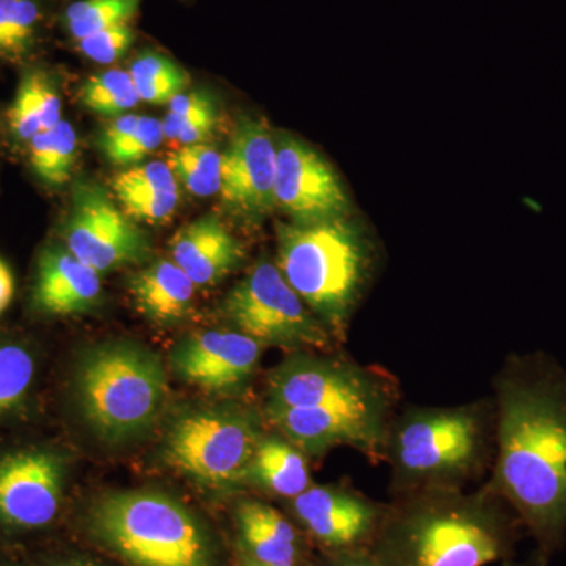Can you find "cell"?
I'll use <instances>...</instances> for the list:
<instances>
[{
    "instance_id": "6da1fadb",
    "label": "cell",
    "mask_w": 566,
    "mask_h": 566,
    "mask_svg": "<svg viewBox=\"0 0 566 566\" xmlns=\"http://www.w3.org/2000/svg\"><path fill=\"white\" fill-rule=\"evenodd\" d=\"M494 453L486 486L551 558L566 539V371L549 357H512L497 376Z\"/></svg>"
},
{
    "instance_id": "7a4b0ae2",
    "label": "cell",
    "mask_w": 566,
    "mask_h": 566,
    "mask_svg": "<svg viewBox=\"0 0 566 566\" xmlns=\"http://www.w3.org/2000/svg\"><path fill=\"white\" fill-rule=\"evenodd\" d=\"M524 527L485 486L401 491L368 546L382 566H488L513 560Z\"/></svg>"
},
{
    "instance_id": "3957f363",
    "label": "cell",
    "mask_w": 566,
    "mask_h": 566,
    "mask_svg": "<svg viewBox=\"0 0 566 566\" xmlns=\"http://www.w3.org/2000/svg\"><path fill=\"white\" fill-rule=\"evenodd\" d=\"M370 255L346 219L277 227V268L297 296L340 337L363 292Z\"/></svg>"
},
{
    "instance_id": "277c9868",
    "label": "cell",
    "mask_w": 566,
    "mask_h": 566,
    "mask_svg": "<svg viewBox=\"0 0 566 566\" xmlns=\"http://www.w3.org/2000/svg\"><path fill=\"white\" fill-rule=\"evenodd\" d=\"M169 395L161 360L148 349L114 342L88 349L76 370L82 419L103 441L126 442L150 430Z\"/></svg>"
},
{
    "instance_id": "5b68a950",
    "label": "cell",
    "mask_w": 566,
    "mask_h": 566,
    "mask_svg": "<svg viewBox=\"0 0 566 566\" xmlns=\"http://www.w3.org/2000/svg\"><path fill=\"white\" fill-rule=\"evenodd\" d=\"M495 439V406L412 409L387 436L401 491L461 488L479 474Z\"/></svg>"
},
{
    "instance_id": "8992f818",
    "label": "cell",
    "mask_w": 566,
    "mask_h": 566,
    "mask_svg": "<svg viewBox=\"0 0 566 566\" xmlns=\"http://www.w3.org/2000/svg\"><path fill=\"white\" fill-rule=\"evenodd\" d=\"M91 527L133 566H212L202 524L181 502L158 491L104 495L93 505Z\"/></svg>"
},
{
    "instance_id": "52a82bcc",
    "label": "cell",
    "mask_w": 566,
    "mask_h": 566,
    "mask_svg": "<svg viewBox=\"0 0 566 566\" xmlns=\"http://www.w3.org/2000/svg\"><path fill=\"white\" fill-rule=\"evenodd\" d=\"M263 433L259 417L238 406L181 416L167 433V463L202 485L232 490L248 483Z\"/></svg>"
},
{
    "instance_id": "ba28073f",
    "label": "cell",
    "mask_w": 566,
    "mask_h": 566,
    "mask_svg": "<svg viewBox=\"0 0 566 566\" xmlns=\"http://www.w3.org/2000/svg\"><path fill=\"white\" fill-rule=\"evenodd\" d=\"M223 314L262 345L326 349L331 333L283 279L277 264L260 262L223 301Z\"/></svg>"
},
{
    "instance_id": "9c48e42d",
    "label": "cell",
    "mask_w": 566,
    "mask_h": 566,
    "mask_svg": "<svg viewBox=\"0 0 566 566\" xmlns=\"http://www.w3.org/2000/svg\"><path fill=\"white\" fill-rule=\"evenodd\" d=\"M392 390L378 375L348 360L297 354L271 371L266 408L389 411Z\"/></svg>"
},
{
    "instance_id": "30bf717a",
    "label": "cell",
    "mask_w": 566,
    "mask_h": 566,
    "mask_svg": "<svg viewBox=\"0 0 566 566\" xmlns=\"http://www.w3.org/2000/svg\"><path fill=\"white\" fill-rule=\"evenodd\" d=\"M63 240L77 260L99 274L145 262L151 252L148 234L91 180L74 185Z\"/></svg>"
},
{
    "instance_id": "8fae6325",
    "label": "cell",
    "mask_w": 566,
    "mask_h": 566,
    "mask_svg": "<svg viewBox=\"0 0 566 566\" xmlns=\"http://www.w3.org/2000/svg\"><path fill=\"white\" fill-rule=\"evenodd\" d=\"M277 142L274 199L293 223L344 219L349 199L331 164L314 148L292 136Z\"/></svg>"
},
{
    "instance_id": "7c38bea8",
    "label": "cell",
    "mask_w": 566,
    "mask_h": 566,
    "mask_svg": "<svg viewBox=\"0 0 566 566\" xmlns=\"http://www.w3.org/2000/svg\"><path fill=\"white\" fill-rule=\"evenodd\" d=\"M277 142L266 123L243 117L222 153L221 200L240 218L260 221L275 208Z\"/></svg>"
},
{
    "instance_id": "4fadbf2b",
    "label": "cell",
    "mask_w": 566,
    "mask_h": 566,
    "mask_svg": "<svg viewBox=\"0 0 566 566\" xmlns=\"http://www.w3.org/2000/svg\"><path fill=\"white\" fill-rule=\"evenodd\" d=\"M268 419L304 455L319 457L349 446L381 455L389 436V411L376 409L266 408Z\"/></svg>"
},
{
    "instance_id": "5bb4252c",
    "label": "cell",
    "mask_w": 566,
    "mask_h": 566,
    "mask_svg": "<svg viewBox=\"0 0 566 566\" xmlns=\"http://www.w3.org/2000/svg\"><path fill=\"white\" fill-rule=\"evenodd\" d=\"M292 512L301 527L331 554L368 549L385 506L342 486L311 485L292 499Z\"/></svg>"
},
{
    "instance_id": "9a60e30c",
    "label": "cell",
    "mask_w": 566,
    "mask_h": 566,
    "mask_svg": "<svg viewBox=\"0 0 566 566\" xmlns=\"http://www.w3.org/2000/svg\"><path fill=\"white\" fill-rule=\"evenodd\" d=\"M63 495V465L41 450H21L0 460V521L13 527L48 526Z\"/></svg>"
},
{
    "instance_id": "2e32d148",
    "label": "cell",
    "mask_w": 566,
    "mask_h": 566,
    "mask_svg": "<svg viewBox=\"0 0 566 566\" xmlns=\"http://www.w3.org/2000/svg\"><path fill=\"white\" fill-rule=\"evenodd\" d=\"M262 346L238 331L193 334L174 349L172 367L189 385L210 392H233L255 374Z\"/></svg>"
},
{
    "instance_id": "e0dca14e",
    "label": "cell",
    "mask_w": 566,
    "mask_h": 566,
    "mask_svg": "<svg viewBox=\"0 0 566 566\" xmlns=\"http://www.w3.org/2000/svg\"><path fill=\"white\" fill-rule=\"evenodd\" d=\"M103 294L102 274L77 260L66 248L41 252L33 303L48 315L85 314Z\"/></svg>"
},
{
    "instance_id": "ac0fdd59",
    "label": "cell",
    "mask_w": 566,
    "mask_h": 566,
    "mask_svg": "<svg viewBox=\"0 0 566 566\" xmlns=\"http://www.w3.org/2000/svg\"><path fill=\"white\" fill-rule=\"evenodd\" d=\"M170 255L197 289H205L233 273L244 251L221 219L208 214L186 223L174 234Z\"/></svg>"
},
{
    "instance_id": "d6986e66",
    "label": "cell",
    "mask_w": 566,
    "mask_h": 566,
    "mask_svg": "<svg viewBox=\"0 0 566 566\" xmlns=\"http://www.w3.org/2000/svg\"><path fill=\"white\" fill-rule=\"evenodd\" d=\"M244 556L268 566H301L303 546L293 524L274 506L245 499L234 512Z\"/></svg>"
},
{
    "instance_id": "ffe728a7",
    "label": "cell",
    "mask_w": 566,
    "mask_h": 566,
    "mask_svg": "<svg viewBox=\"0 0 566 566\" xmlns=\"http://www.w3.org/2000/svg\"><path fill=\"white\" fill-rule=\"evenodd\" d=\"M129 290L142 315L166 324L188 315L199 289L172 259H159L134 275Z\"/></svg>"
},
{
    "instance_id": "44dd1931",
    "label": "cell",
    "mask_w": 566,
    "mask_h": 566,
    "mask_svg": "<svg viewBox=\"0 0 566 566\" xmlns=\"http://www.w3.org/2000/svg\"><path fill=\"white\" fill-rule=\"evenodd\" d=\"M248 483L281 497H296L311 486L307 458L283 436L263 434Z\"/></svg>"
},
{
    "instance_id": "7402d4cb",
    "label": "cell",
    "mask_w": 566,
    "mask_h": 566,
    "mask_svg": "<svg viewBox=\"0 0 566 566\" xmlns=\"http://www.w3.org/2000/svg\"><path fill=\"white\" fill-rule=\"evenodd\" d=\"M50 11V0H0V61H28L43 41Z\"/></svg>"
},
{
    "instance_id": "603a6c76",
    "label": "cell",
    "mask_w": 566,
    "mask_h": 566,
    "mask_svg": "<svg viewBox=\"0 0 566 566\" xmlns=\"http://www.w3.org/2000/svg\"><path fill=\"white\" fill-rule=\"evenodd\" d=\"M163 122L153 117L125 114L115 117L99 136V148L111 164L133 167L150 156L163 140Z\"/></svg>"
},
{
    "instance_id": "cb8c5ba5",
    "label": "cell",
    "mask_w": 566,
    "mask_h": 566,
    "mask_svg": "<svg viewBox=\"0 0 566 566\" xmlns=\"http://www.w3.org/2000/svg\"><path fill=\"white\" fill-rule=\"evenodd\" d=\"M28 144L32 170L44 185L62 186L70 180L77 156V134L70 122H59Z\"/></svg>"
},
{
    "instance_id": "d4e9b609",
    "label": "cell",
    "mask_w": 566,
    "mask_h": 566,
    "mask_svg": "<svg viewBox=\"0 0 566 566\" xmlns=\"http://www.w3.org/2000/svg\"><path fill=\"white\" fill-rule=\"evenodd\" d=\"M140 6L142 0H74L62 10L59 21L74 43L92 33L133 24Z\"/></svg>"
},
{
    "instance_id": "484cf974",
    "label": "cell",
    "mask_w": 566,
    "mask_h": 566,
    "mask_svg": "<svg viewBox=\"0 0 566 566\" xmlns=\"http://www.w3.org/2000/svg\"><path fill=\"white\" fill-rule=\"evenodd\" d=\"M80 99L87 109L107 118L120 117L140 103L132 74L122 69L93 74L81 85Z\"/></svg>"
},
{
    "instance_id": "4316f807",
    "label": "cell",
    "mask_w": 566,
    "mask_h": 566,
    "mask_svg": "<svg viewBox=\"0 0 566 566\" xmlns=\"http://www.w3.org/2000/svg\"><path fill=\"white\" fill-rule=\"evenodd\" d=\"M169 166L178 185L197 197L221 191L222 155L208 144L185 145L169 155Z\"/></svg>"
},
{
    "instance_id": "83f0119b",
    "label": "cell",
    "mask_w": 566,
    "mask_h": 566,
    "mask_svg": "<svg viewBox=\"0 0 566 566\" xmlns=\"http://www.w3.org/2000/svg\"><path fill=\"white\" fill-rule=\"evenodd\" d=\"M35 375V360L24 346L0 345V416L24 400Z\"/></svg>"
},
{
    "instance_id": "f1b7e54d",
    "label": "cell",
    "mask_w": 566,
    "mask_h": 566,
    "mask_svg": "<svg viewBox=\"0 0 566 566\" xmlns=\"http://www.w3.org/2000/svg\"><path fill=\"white\" fill-rule=\"evenodd\" d=\"M137 40L136 29L133 24L117 25L106 31L92 33L85 39L74 41V50L82 57L98 65H114L133 50Z\"/></svg>"
},
{
    "instance_id": "f546056e",
    "label": "cell",
    "mask_w": 566,
    "mask_h": 566,
    "mask_svg": "<svg viewBox=\"0 0 566 566\" xmlns=\"http://www.w3.org/2000/svg\"><path fill=\"white\" fill-rule=\"evenodd\" d=\"M114 196L129 192H177L178 181L169 163L150 161L128 167L112 182Z\"/></svg>"
},
{
    "instance_id": "4dcf8cb0",
    "label": "cell",
    "mask_w": 566,
    "mask_h": 566,
    "mask_svg": "<svg viewBox=\"0 0 566 566\" xmlns=\"http://www.w3.org/2000/svg\"><path fill=\"white\" fill-rule=\"evenodd\" d=\"M134 84H169L186 88L189 74L169 55L155 50H144L129 66Z\"/></svg>"
},
{
    "instance_id": "1f68e13d",
    "label": "cell",
    "mask_w": 566,
    "mask_h": 566,
    "mask_svg": "<svg viewBox=\"0 0 566 566\" xmlns=\"http://www.w3.org/2000/svg\"><path fill=\"white\" fill-rule=\"evenodd\" d=\"M126 216L136 222H163L174 216L180 192H129L115 196Z\"/></svg>"
},
{
    "instance_id": "d6a6232c",
    "label": "cell",
    "mask_w": 566,
    "mask_h": 566,
    "mask_svg": "<svg viewBox=\"0 0 566 566\" xmlns=\"http://www.w3.org/2000/svg\"><path fill=\"white\" fill-rule=\"evenodd\" d=\"M9 125L14 136L24 142H29L36 134L44 132L43 125H41L39 103H36L32 70L25 71L24 76L21 77L17 96L9 109Z\"/></svg>"
},
{
    "instance_id": "836d02e7",
    "label": "cell",
    "mask_w": 566,
    "mask_h": 566,
    "mask_svg": "<svg viewBox=\"0 0 566 566\" xmlns=\"http://www.w3.org/2000/svg\"><path fill=\"white\" fill-rule=\"evenodd\" d=\"M218 109L214 106L197 112V114L180 115L167 114L164 118V134L166 139L178 142L181 147L185 145L205 144L218 126Z\"/></svg>"
},
{
    "instance_id": "e575fe53",
    "label": "cell",
    "mask_w": 566,
    "mask_h": 566,
    "mask_svg": "<svg viewBox=\"0 0 566 566\" xmlns=\"http://www.w3.org/2000/svg\"><path fill=\"white\" fill-rule=\"evenodd\" d=\"M323 566H382L367 549L327 554Z\"/></svg>"
},
{
    "instance_id": "d590c367",
    "label": "cell",
    "mask_w": 566,
    "mask_h": 566,
    "mask_svg": "<svg viewBox=\"0 0 566 566\" xmlns=\"http://www.w3.org/2000/svg\"><path fill=\"white\" fill-rule=\"evenodd\" d=\"M14 294V279L9 264L0 259V315L7 311Z\"/></svg>"
},
{
    "instance_id": "8d00e7d4",
    "label": "cell",
    "mask_w": 566,
    "mask_h": 566,
    "mask_svg": "<svg viewBox=\"0 0 566 566\" xmlns=\"http://www.w3.org/2000/svg\"><path fill=\"white\" fill-rule=\"evenodd\" d=\"M547 562H549V558H546L543 554H539L538 551H535L534 556L528 557L527 560H509L505 562V564H502V566H547Z\"/></svg>"
},
{
    "instance_id": "74e56055",
    "label": "cell",
    "mask_w": 566,
    "mask_h": 566,
    "mask_svg": "<svg viewBox=\"0 0 566 566\" xmlns=\"http://www.w3.org/2000/svg\"><path fill=\"white\" fill-rule=\"evenodd\" d=\"M241 566H268L260 564V562L253 560V558L244 556V554H241Z\"/></svg>"
},
{
    "instance_id": "f35d334b",
    "label": "cell",
    "mask_w": 566,
    "mask_h": 566,
    "mask_svg": "<svg viewBox=\"0 0 566 566\" xmlns=\"http://www.w3.org/2000/svg\"><path fill=\"white\" fill-rule=\"evenodd\" d=\"M65 566H93V565H88V564H70V565H65Z\"/></svg>"
}]
</instances>
